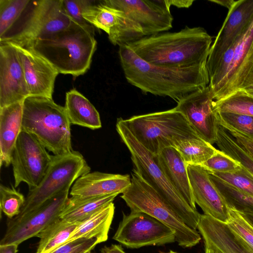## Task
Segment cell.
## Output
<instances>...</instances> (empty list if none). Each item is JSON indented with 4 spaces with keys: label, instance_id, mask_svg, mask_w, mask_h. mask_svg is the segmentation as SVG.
I'll list each match as a JSON object with an SVG mask.
<instances>
[{
    "label": "cell",
    "instance_id": "6da1fadb",
    "mask_svg": "<svg viewBox=\"0 0 253 253\" xmlns=\"http://www.w3.org/2000/svg\"><path fill=\"white\" fill-rule=\"evenodd\" d=\"M121 65L127 81L145 93L169 97L179 102L209 85L207 62L187 68H169L149 63L127 45L119 46Z\"/></svg>",
    "mask_w": 253,
    "mask_h": 253
},
{
    "label": "cell",
    "instance_id": "7a4b0ae2",
    "mask_svg": "<svg viewBox=\"0 0 253 253\" xmlns=\"http://www.w3.org/2000/svg\"><path fill=\"white\" fill-rule=\"evenodd\" d=\"M212 37L203 28L186 27L173 33L146 37L127 45L144 61L169 68H187L207 62Z\"/></svg>",
    "mask_w": 253,
    "mask_h": 253
},
{
    "label": "cell",
    "instance_id": "3957f363",
    "mask_svg": "<svg viewBox=\"0 0 253 253\" xmlns=\"http://www.w3.org/2000/svg\"><path fill=\"white\" fill-rule=\"evenodd\" d=\"M21 45L32 49L59 73L78 77L90 68L97 42L94 35L72 20L65 29Z\"/></svg>",
    "mask_w": 253,
    "mask_h": 253
},
{
    "label": "cell",
    "instance_id": "277c9868",
    "mask_svg": "<svg viewBox=\"0 0 253 253\" xmlns=\"http://www.w3.org/2000/svg\"><path fill=\"white\" fill-rule=\"evenodd\" d=\"M70 126L65 107L52 98L29 96L23 101L22 130L33 134L53 155L73 150Z\"/></svg>",
    "mask_w": 253,
    "mask_h": 253
},
{
    "label": "cell",
    "instance_id": "5b68a950",
    "mask_svg": "<svg viewBox=\"0 0 253 253\" xmlns=\"http://www.w3.org/2000/svg\"><path fill=\"white\" fill-rule=\"evenodd\" d=\"M116 126L122 141L130 153L134 169L175 211L186 225L196 230L201 214L192 209L173 187L157 162L155 155L137 141L124 124L123 119H117Z\"/></svg>",
    "mask_w": 253,
    "mask_h": 253
},
{
    "label": "cell",
    "instance_id": "8992f818",
    "mask_svg": "<svg viewBox=\"0 0 253 253\" xmlns=\"http://www.w3.org/2000/svg\"><path fill=\"white\" fill-rule=\"evenodd\" d=\"M131 185L121 198L131 211L145 213L174 231L175 242L184 248L193 247L201 241L198 232L186 225L175 211L133 169Z\"/></svg>",
    "mask_w": 253,
    "mask_h": 253
},
{
    "label": "cell",
    "instance_id": "52a82bcc",
    "mask_svg": "<svg viewBox=\"0 0 253 253\" xmlns=\"http://www.w3.org/2000/svg\"><path fill=\"white\" fill-rule=\"evenodd\" d=\"M123 121L137 141L154 155L173 147L179 140L199 137L185 117L174 108L134 116Z\"/></svg>",
    "mask_w": 253,
    "mask_h": 253
},
{
    "label": "cell",
    "instance_id": "ba28073f",
    "mask_svg": "<svg viewBox=\"0 0 253 253\" xmlns=\"http://www.w3.org/2000/svg\"><path fill=\"white\" fill-rule=\"evenodd\" d=\"M90 171V167L78 151L51 155L48 168L39 185L29 192L20 213V217L35 210L64 190L70 189L80 176Z\"/></svg>",
    "mask_w": 253,
    "mask_h": 253
},
{
    "label": "cell",
    "instance_id": "9c48e42d",
    "mask_svg": "<svg viewBox=\"0 0 253 253\" xmlns=\"http://www.w3.org/2000/svg\"><path fill=\"white\" fill-rule=\"evenodd\" d=\"M28 12L16 29H10L0 38L1 42L25 45L68 27L72 20L66 13L62 0L32 1Z\"/></svg>",
    "mask_w": 253,
    "mask_h": 253
},
{
    "label": "cell",
    "instance_id": "30bf717a",
    "mask_svg": "<svg viewBox=\"0 0 253 253\" xmlns=\"http://www.w3.org/2000/svg\"><path fill=\"white\" fill-rule=\"evenodd\" d=\"M253 52V20L209 73V86L214 101L224 99L235 92L240 74Z\"/></svg>",
    "mask_w": 253,
    "mask_h": 253
},
{
    "label": "cell",
    "instance_id": "8fae6325",
    "mask_svg": "<svg viewBox=\"0 0 253 253\" xmlns=\"http://www.w3.org/2000/svg\"><path fill=\"white\" fill-rule=\"evenodd\" d=\"M51 161V155L33 134L21 131L12 152L14 187L22 182L27 184L29 190L37 187L44 177Z\"/></svg>",
    "mask_w": 253,
    "mask_h": 253
},
{
    "label": "cell",
    "instance_id": "7c38bea8",
    "mask_svg": "<svg viewBox=\"0 0 253 253\" xmlns=\"http://www.w3.org/2000/svg\"><path fill=\"white\" fill-rule=\"evenodd\" d=\"M113 239L129 249L164 246L175 242L173 231L152 216L142 212L123 213Z\"/></svg>",
    "mask_w": 253,
    "mask_h": 253
},
{
    "label": "cell",
    "instance_id": "4fadbf2b",
    "mask_svg": "<svg viewBox=\"0 0 253 253\" xmlns=\"http://www.w3.org/2000/svg\"><path fill=\"white\" fill-rule=\"evenodd\" d=\"M69 189L63 191L39 207L20 217L9 218L0 245L16 244L36 236L60 218L69 199Z\"/></svg>",
    "mask_w": 253,
    "mask_h": 253
},
{
    "label": "cell",
    "instance_id": "5bb4252c",
    "mask_svg": "<svg viewBox=\"0 0 253 253\" xmlns=\"http://www.w3.org/2000/svg\"><path fill=\"white\" fill-rule=\"evenodd\" d=\"M104 4L122 11L145 37L172 27L173 17L167 0H105Z\"/></svg>",
    "mask_w": 253,
    "mask_h": 253
},
{
    "label": "cell",
    "instance_id": "9a60e30c",
    "mask_svg": "<svg viewBox=\"0 0 253 253\" xmlns=\"http://www.w3.org/2000/svg\"><path fill=\"white\" fill-rule=\"evenodd\" d=\"M213 101L208 85L187 95L174 108L185 117L199 137L211 145L216 141L218 124Z\"/></svg>",
    "mask_w": 253,
    "mask_h": 253
},
{
    "label": "cell",
    "instance_id": "2e32d148",
    "mask_svg": "<svg viewBox=\"0 0 253 253\" xmlns=\"http://www.w3.org/2000/svg\"><path fill=\"white\" fill-rule=\"evenodd\" d=\"M28 97L17 49L8 42H0V108L23 102Z\"/></svg>",
    "mask_w": 253,
    "mask_h": 253
},
{
    "label": "cell",
    "instance_id": "e0dca14e",
    "mask_svg": "<svg viewBox=\"0 0 253 253\" xmlns=\"http://www.w3.org/2000/svg\"><path fill=\"white\" fill-rule=\"evenodd\" d=\"M253 20V0L236 1L211 45L207 60L208 73L214 68L223 54L244 33Z\"/></svg>",
    "mask_w": 253,
    "mask_h": 253
},
{
    "label": "cell",
    "instance_id": "ac0fdd59",
    "mask_svg": "<svg viewBox=\"0 0 253 253\" xmlns=\"http://www.w3.org/2000/svg\"><path fill=\"white\" fill-rule=\"evenodd\" d=\"M6 42L12 44L18 51L29 96L52 99L55 79L59 74L57 71L31 48Z\"/></svg>",
    "mask_w": 253,
    "mask_h": 253
},
{
    "label": "cell",
    "instance_id": "d6986e66",
    "mask_svg": "<svg viewBox=\"0 0 253 253\" xmlns=\"http://www.w3.org/2000/svg\"><path fill=\"white\" fill-rule=\"evenodd\" d=\"M188 173L195 204L204 214L227 223L230 210L211 181L209 172L200 166L188 165Z\"/></svg>",
    "mask_w": 253,
    "mask_h": 253
},
{
    "label": "cell",
    "instance_id": "ffe728a7",
    "mask_svg": "<svg viewBox=\"0 0 253 253\" xmlns=\"http://www.w3.org/2000/svg\"><path fill=\"white\" fill-rule=\"evenodd\" d=\"M197 229L205 248L213 253H252L226 222L201 214Z\"/></svg>",
    "mask_w": 253,
    "mask_h": 253
},
{
    "label": "cell",
    "instance_id": "44dd1931",
    "mask_svg": "<svg viewBox=\"0 0 253 253\" xmlns=\"http://www.w3.org/2000/svg\"><path fill=\"white\" fill-rule=\"evenodd\" d=\"M130 185L131 177L128 174L90 171L75 181L70 194L90 197L122 194Z\"/></svg>",
    "mask_w": 253,
    "mask_h": 253
},
{
    "label": "cell",
    "instance_id": "7402d4cb",
    "mask_svg": "<svg viewBox=\"0 0 253 253\" xmlns=\"http://www.w3.org/2000/svg\"><path fill=\"white\" fill-rule=\"evenodd\" d=\"M156 159L167 178L184 200L197 210L189 181L187 165L173 147L162 149Z\"/></svg>",
    "mask_w": 253,
    "mask_h": 253
},
{
    "label": "cell",
    "instance_id": "603a6c76",
    "mask_svg": "<svg viewBox=\"0 0 253 253\" xmlns=\"http://www.w3.org/2000/svg\"><path fill=\"white\" fill-rule=\"evenodd\" d=\"M23 102L0 108V164L8 167L22 131Z\"/></svg>",
    "mask_w": 253,
    "mask_h": 253
},
{
    "label": "cell",
    "instance_id": "cb8c5ba5",
    "mask_svg": "<svg viewBox=\"0 0 253 253\" xmlns=\"http://www.w3.org/2000/svg\"><path fill=\"white\" fill-rule=\"evenodd\" d=\"M64 107L71 125L93 130L101 127L98 112L88 99L76 89L66 92Z\"/></svg>",
    "mask_w": 253,
    "mask_h": 253
},
{
    "label": "cell",
    "instance_id": "d4e9b609",
    "mask_svg": "<svg viewBox=\"0 0 253 253\" xmlns=\"http://www.w3.org/2000/svg\"><path fill=\"white\" fill-rule=\"evenodd\" d=\"M114 212L113 202L100 209L80 223L67 242L81 238L96 239L100 243L106 241Z\"/></svg>",
    "mask_w": 253,
    "mask_h": 253
},
{
    "label": "cell",
    "instance_id": "484cf974",
    "mask_svg": "<svg viewBox=\"0 0 253 253\" xmlns=\"http://www.w3.org/2000/svg\"><path fill=\"white\" fill-rule=\"evenodd\" d=\"M119 194L90 197L72 196L69 198L60 218L70 223H82L100 209L112 203Z\"/></svg>",
    "mask_w": 253,
    "mask_h": 253
},
{
    "label": "cell",
    "instance_id": "4316f807",
    "mask_svg": "<svg viewBox=\"0 0 253 253\" xmlns=\"http://www.w3.org/2000/svg\"><path fill=\"white\" fill-rule=\"evenodd\" d=\"M80 223L57 219L36 236L40 240L36 253H50L64 244Z\"/></svg>",
    "mask_w": 253,
    "mask_h": 253
},
{
    "label": "cell",
    "instance_id": "83f0119b",
    "mask_svg": "<svg viewBox=\"0 0 253 253\" xmlns=\"http://www.w3.org/2000/svg\"><path fill=\"white\" fill-rule=\"evenodd\" d=\"M91 0L83 9L82 15L89 24L102 30L108 35L111 30L119 24L123 15L122 11L104 4Z\"/></svg>",
    "mask_w": 253,
    "mask_h": 253
},
{
    "label": "cell",
    "instance_id": "f1b7e54d",
    "mask_svg": "<svg viewBox=\"0 0 253 253\" xmlns=\"http://www.w3.org/2000/svg\"><path fill=\"white\" fill-rule=\"evenodd\" d=\"M188 165L201 166L214 155L217 149L200 137L185 138L173 146Z\"/></svg>",
    "mask_w": 253,
    "mask_h": 253
},
{
    "label": "cell",
    "instance_id": "f546056e",
    "mask_svg": "<svg viewBox=\"0 0 253 253\" xmlns=\"http://www.w3.org/2000/svg\"><path fill=\"white\" fill-rule=\"evenodd\" d=\"M215 143L220 150L238 162L241 166L253 175V159L234 137L219 124L217 127Z\"/></svg>",
    "mask_w": 253,
    "mask_h": 253
},
{
    "label": "cell",
    "instance_id": "4dcf8cb0",
    "mask_svg": "<svg viewBox=\"0 0 253 253\" xmlns=\"http://www.w3.org/2000/svg\"><path fill=\"white\" fill-rule=\"evenodd\" d=\"M217 112H230L253 116V96L243 90H238L221 100L213 101Z\"/></svg>",
    "mask_w": 253,
    "mask_h": 253
},
{
    "label": "cell",
    "instance_id": "1f68e13d",
    "mask_svg": "<svg viewBox=\"0 0 253 253\" xmlns=\"http://www.w3.org/2000/svg\"><path fill=\"white\" fill-rule=\"evenodd\" d=\"M30 0H0V38L19 19Z\"/></svg>",
    "mask_w": 253,
    "mask_h": 253
},
{
    "label": "cell",
    "instance_id": "d6a6232c",
    "mask_svg": "<svg viewBox=\"0 0 253 253\" xmlns=\"http://www.w3.org/2000/svg\"><path fill=\"white\" fill-rule=\"evenodd\" d=\"M218 124L253 140V116L230 112L217 113Z\"/></svg>",
    "mask_w": 253,
    "mask_h": 253
},
{
    "label": "cell",
    "instance_id": "836d02e7",
    "mask_svg": "<svg viewBox=\"0 0 253 253\" xmlns=\"http://www.w3.org/2000/svg\"><path fill=\"white\" fill-rule=\"evenodd\" d=\"M26 198L14 187L0 185V208L8 218L17 216L25 202Z\"/></svg>",
    "mask_w": 253,
    "mask_h": 253
},
{
    "label": "cell",
    "instance_id": "e575fe53",
    "mask_svg": "<svg viewBox=\"0 0 253 253\" xmlns=\"http://www.w3.org/2000/svg\"><path fill=\"white\" fill-rule=\"evenodd\" d=\"M209 173L239 191L253 197V175L242 166L234 172Z\"/></svg>",
    "mask_w": 253,
    "mask_h": 253
},
{
    "label": "cell",
    "instance_id": "d590c367",
    "mask_svg": "<svg viewBox=\"0 0 253 253\" xmlns=\"http://www.w3.org/2000/svg\"><path fill=\"white\" fill-rule=\"evenodd\" d=\"M200 166L209 172L221 173L234 172L242 167L238 162L219 150Z\"/></svg>",
    "mask_w": 253,
    "mask_h": 253
},
{
    "label": "cell",
    "instance_id": "8d00e7d4",
    "mask_svg": "<svg viewBox=\"0 0 253 253\" xmlns=\"http://www.w3.org/2000/svg\"><path fill=\"white\" fill-rule=\"evenodd\" d=\"M229 210L228 224L253 253V226L240 212Z\"/></svg>",
    "mask_w": 253,
    "mask_h": 253
},
{
    "label": "cell",
    "instance_id": "74e56055",
    "mask_svg": "<svg viewBox=\"0 0 253 253\" xmlns=\"http://www.w3.org/2000/svg\"><path fill=\"white\" fill-rule=\"evenodd\" d=\"M91 0H62L64 9L71 20L95 35L94 27L86 21L82 15L84 8Z\"/></svg>",
    "mask_w": 253,
    "mask_h": 253
},
{
    "label": "cell",
    "instance_id": "f35d334b",
    "mask_svg": "<svg viewBox=\"0 0 253 253\" xmlns=\"http://www.w3.org/2000/svg\"><path fill=\"white\" fill-rule=\"evenodd\" d=\"M99 243L96 239H78L66 242L50 253H86Z\"/></svg>",
    "mask_w": 253,
    "mask_h": 253
},
{
    "label": "cell",
    "instance_id": "ab89813d",
    "mask_svg": "<svg viewBox=\"0 0 253 253\" xmlns=\"http://www.w3.org/2000/svg\"><path fill=\"white\" fill-rule=\"evenodd\" d=\"M239 89L246 91L253 90V52L238 77L236 91Z\"/></svg>",
    "mask_w": 253,
    "mask_h": 253
},
{
    "label": "cell",
    "instance_id": "60d3db41",
    "mask_svg": "<svg viewBox=\"0 0 253 253\" xmlns=\"http://www.w3.org/2000/svg\"><path fill=\"white\" fill-rule=\"evenodd\" d=\"M236 139L244 150L253 159V140L233 130L226 129Z\"/></svg>",
    "mask_w": 253,
    "mask_h": 253
},
{
    "label": "cell",
    "instance_id": "b9f144b4",
    "mask_svg": "<svg viewBox=\"0 0 253 253\" xmlns=\"http://www.w3.org/2000/svg\"><path fill=\"white\" fill-rule=\"evenodd\" d=\"M101 253H126L124 250L122 246L117 244H112L110 246H105L100 250Z\"/></svg>",
    "mask_w": 253,
    "mask_h": 253
},
{
    "label": "cell",
    "instance_id": "7bdbcfd3",
    "mask_svg": "<svg viewBox=\"0 0 253 253\" xmlns=\"http://www.w3.org/2000/svg\"><path fill=\"white\" fill-rule=\"evenodd\" d=\"M169 5L178 8H188L193 4L194 0H167Z\"/></svg>",
    "mask_w": 253,
    "mask_h": 253
},
{
    "label": "cell",
    "instance_id": "ee69618b",
    "mask_svg": "<svg viewBox=\"0 0 253 253\" xmlns=\"http://www.w3.org/2000/svg\"><path fill=\"white\" fill-rule=\"evenodd\" d=\"M18 246L16 244L0 245V253H17Z\"/></svg>",
    "mask_w": 253,
    "mask_h": 253
},
{
    "label": "cell",
    "instance_id": "f6af8a7d",
    "mask_svg": "<svg viewBox=\"0 0 253 253\" xmlns=\"http://www.w3.org/2000/svg\"><path fill=\"white\" fill-rule=\"evenodd\" d=\"M209 1L224 6L228 8V10L232 7L236 2L234 0H210Z\"/></svg>",
    "mask_w": 253,
    "mask_h": 253
},
{
    "label": "cell",
    "instance_id": "bcb514c9",
    "mask_svg": "<svg viewBox=\"0 0 253 253\" xmlns=\"http://www.w3.org/2000/svg\"><path fill=\"white\" fill-rule=\"evenodd\" d=\"M240 213L251 225L253 226V214Z\"/></svg>",
    "mask_w": 253,
    "mask_h": 253
},
{
    "label": "cell",
    "instance_id": "7dc6e473",
    "mask_svg": "<svg viewBox=\"0 0 253 253\" xmlns=\"http://www.w3.org/2000/svg\"><path fill=\"white\" fill-rule=\"evenodd\" d=\"M205 253H213L211 250L205 248Z\"/></svg>",
    "mask_w": 253,
    "mask_h": 253
},
{
    "label": "cell",
    "instance_id": "c3c4849f",
    "mask_svg": "<svg viewBox=\"0 0 253 253\" xmlns=\"http://www.w3.org/2000/svg\"><path fill=\"white\" fill-rule=\"evenodd\" d=\"M248 94H249L250 95H251V96H253V90H252V91H246Z\"/></svg>",
    "mask_w": 253,
    "mask_h": 253
},
{
    "label": "cell",
    "instance_id": "681fc988",
    "mask_svg": "<svg viewBox=\"0 0 253 253\" xmlns=\"http://www.w3.org/2000/svg\"><path fill=\"white\" fill-rule=\"evenodd\" d=\"M177 253L173 252L172 251H170L169 252H168V253Z\"/></svg>",
    "mask_w": 253,
    "mask_h": 253
},
{
    "label": "cell",
    "instance_id": "f907efd6",
    "mask_svg": "<svg viewBox=\"0 0 253 253\" xmlns=\"http://www.w3.org/2000/svg\"><path fill=\"white\" fill-rule=\"evenodd\" d=\"M91 253V251H89V252H87V253Z\"/></svg>",
    "mask_w": 253,
    "mask_h": 253
}]
</instances>
